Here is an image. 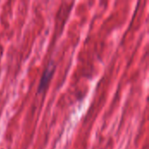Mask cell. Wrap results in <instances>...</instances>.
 <instances>
[{"label": "cell", "mask_w": 149, "mask_h": 149, "mask_svg": "<svg viewBox=\"0 0 149 149\" xmlns=\"http://www.w3.org/2000/svg\"><path fill=\"white\" fill-rule=\"evenodd\" d=\"M54 72V67L52 66V65L51 64L44 72V74L41 78V80H40V84H39V86H38V91L41 92L43 89L45 88V86H47V84L49 83L52 76V73Z\"/></svg>", "instance_id": "cell-1"}]
</instances>
